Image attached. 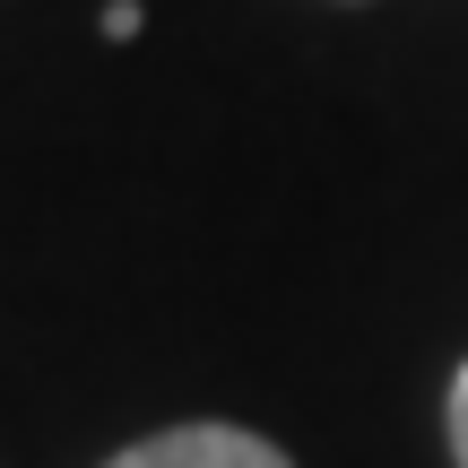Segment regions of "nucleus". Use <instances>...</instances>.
Masks as SVG:
<instances>
[{
	"label": "nucleus",
	"mask_w": 468,
	"mask_h": 468,
	"mask_svg": "<svg viewBox=\"0 0 468 468\" xmlns=\"http://www.w3.org/2000/svg\"><path fill=\"white\" fill-rule=\"evenodd\" d=\"M104 35H113V44H131V35H139V0H113V9H104Z\"/></svg>",
	"instance_id": "obj_3"
},
{
	"label": "nucleus",
	"mask_w": 468,
	"mask_h": 468,
	"mask_svg": "<svg viewBox=\"0 0 468 468\" xmlns=\"http://www.w3.org/2000/svg\"><path fill=\"white\" fill-rule=\"evenodd\" d=\"M104 468H295V460L251 425H165V434L113 452Z\"/></svg>",
	"instance_id": "obj_1"
},
{
	"label": "nucleus",
	"mask_w": 468,
	"mask_h": 468,
	"mask_svg": "<svg viewBox=\"0 0 468 468\" xmlns=\"http://www.w3.org/2000/svg\"><path fill=\"white\" fill-rule=\"evenodd\" d=\"M452 460L468 468V365L452 373Z\"/></svg>",
	"instance_id": "obj_2"
}]
</instances>
